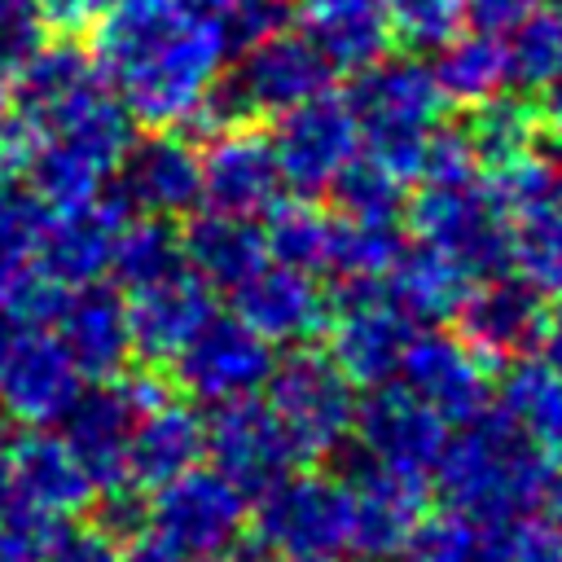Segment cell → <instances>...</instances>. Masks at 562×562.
Instances as JSON below:
<instances>
[{
  "label": "cell",
  "mask_w": 562,
  "mask_h": 562,
  "mask_svg": "<svg viewBox=\"0 0 562 562\" xmlns=\"http://www.w3.org/2000/svg\"><path fill=\"white\" fill-rule=\"evenodd\" d=\"M88 53L132 123L211 132V97L233 53L220 18L189 13L180 0H110Z\"/></svg>",
  "instance_id": "1"
},
{
  "label": "cell",
  "mask_w": 562,
  "mask_h": 562,
  "mask_svg": "<svg viewBox=\"0 0 562 562\" xmlns=\"http://www.w3.org/2000/svg\"><path fill=\"white\" fill-rule=\"evenodd\" d=\"M448 509L465 514L479 527L527 518L544 505L553 483V457L540 439L518 430L501 408H483L448 435V448L435 465Z\"/></svg>",
  "instance_id": "2"
},
{
  "label": "cell",
  "mask_w": 562,
  "mask_h": 562,
  "mask_svg": "<svg viewBox=\"0 0 562 562\" xmlns=\"http://www.w3.org/2000/svg\"><path fill=\"white\" fill-rule=\"evenodd\" d=\"M347 105L360 123V149L391 167L404 184L417 180L426 136L439 127L448 105L435 70L422 57H378L373 66L356 70Z\"/></svg>",
  "instance_id": "3"
},
{
  "label": "cell",
  "mask_w": 562,
  "mask_h": 562,
  "mask_svg": "<svg viewBox=\"0 0 562 562\" xmlns=\"http://www.w3.org/2000/svg\"><path fill=\"white\" fill-rule=\"evenodd\" d=\"M408 228L422 246L448 255L470 281L509 272V224L483 176L470 180H422L408 202Z\"/></svg>",
  "instance_id": "4"
},
{
  "label": "cell",
  "mask_w": 562,
  "mask_h": 562,
  "mask_svg": "<svg viewBox=\"0 0 562 562\" xmlns=\"http://www.w3.org/2000/svg\"><path fill=\"white\" fill-rule=\"evenodd\" d=\"M255 540L272 562H342L351 553V501L342 479L290 474L259 496Z\"/></svg>",
  "instance_id": "5"
},
{
  "label": "cell",
  "mask_w": 562,
  "mask_h": 562,
  "mask_svg": "<svg viewBox=\"0 0 562 562\" xmlns=\"http://www.w3.org/2000/svg\"><path fill=\"white\" fill-rule=\"evenodd\" d=\"M263 400L285 426L299 457H329L351 439L356 426V386L342 378V369L312 351L294 347L290 356L272 360V373L263 382Z\"/></svg>",
  "instance_id": "6"
},
{
  "label": "cell",
  "mask_w": 562,
  "mask_h": 562,
  "mask_svg": "<svg viewBox=\"0 0 562 562\" xmlns=\"http://www.w3.org/2000/svg\"><path fill=\"white\" fill-rule=\"evenodd\" d=\"M329 61L303 40V35H272L250 48H241V61L233 75L220 79L211 97V132L224 123H241L246 114H285L321 92H329Z\"/></svg>",
  "instance_id": "7"
},
{
  "label": "cell",
  "mask_w": 562,
  "mask_h": 562,
  "mask_svg": "<svg viewBox=\"0 0 562 562\" xmlns=\"http://www.w3.org/2000/svg\"><path fill=\"white\" fill-rule=\"evenodd\" d=\"M167 391L171 386L154 373H119V378L92 382L75 395V404L66 408V417L57 426H61V443L75 452V461L83 465V474L92 479L97 492L123 483L132 422L145 404H154Z\"/></svg>",
  "instance_id": "8"
},
{
  "label": "cell",
  "mask_w": 562,
  "mask_h": 562,
  "mask_svg": "<svg viewBox=\"0 0 562 562\" xmlns=\"http://www.w3.org/2000/svg\"><path fill=\"white\" fill-rule=\"evenodd\" d=\"M202 452L241 496H263L303 461L263 395L211 404V417L202 422Z\"/></svg>",
  "instance_id": "9"
},
{
  "label": "cell",
  "mask_w": 562,
  "mask_h": 562,
  "mask_svg": "<svg viewBox=\"0 0 562 562\" xmlns=\"http://www.w3.org/2000/svg\"><path fill=\"white\" fill-rule=\"evenodd\" d=\"M329 360L351 386H378L400 373L413 325L386 299L382 281H338L329 299Z\"/></svg>",
  "instance_id": "10"
},
{
  "label": "cell",
  "mask_w": 562,
  "mask_h": 562,
  "mask_svg": "<svg viewBox=\"0 0 562 562\" xmlns=\"http://www.w3.org/2000/svg\"><path fill=\"white\" fill-rule=\"evenodd\" d=\"M149 527L180 558H220L246 531V496L211 465H193L154 487Z\"/></svg>",
  "instance_id": "11"
},
{
  "label": "cell",
  "mask_w": 562,
  "mask_h": 562,
  "mask_svg": "<svg viewBox=\"0 0 562 562\" xmlns=\"http://www.w3.org/2000/svg\"><path fill=\"white\" fill-rule=\"evenodd\" d=\"M268 140H272V154L281 167V184L299 189L303 198H316L360 154V123H356L347 97L321 92V97L277 114Z\"/></svg>",
  "instance_id": "12"
},
{
  "label": "cell",
  "mask_w": 562,
  "mask_h": 562,
  "mask_svg": "<svg viewBox=\"0 0 562 562\" xmlns=\"http://www.w3.org/2000/svg\"><path fill=\"white\" fill-rule=\"evenodd\" d=\"M356 439H360V457L408 474V479H426L435 474L443 448H448V422L422 400L413 395L404 382H378L369 391V400H356Z\"/></svg>",
  "instance_id": "13"
},
{
  "label": "cell",
  "mask_w": 562,
  "mask_h": 562,
  "mask_svg": "<svg viewBox=\"0 0 562 562\" xmlns=\"http://www.w3.org/2000/svg\"><path fill=\"white\" fill-rule=\"evenodd\" d=\"M105 193L127 215L176 220V215H184L202 202L198 149L171 127H149L145 136L127 140V149L114 162V176H110Z\"/></svg>",
  "instance_id": "14"
},
{
  "label": "cell",
  "mask_w": 562,
  "mask_h": 562,
  "mask_svg": "<svg viewBox=\"0 0 562 562\" xmlns=\"http://www.w3.org/2000/svg\"><path fill=\"white\" fill-rule=\"evenodd\" d=\"M272 360H277L272 342L259 338L246 321L211 312L198 325V334L171 356V369L193 400L224 404V400L259 395L272 373Z\"/></svg>",
  "instance_id": "15"
},
{
  "label": "cell",
  "mask_w": 562,
  "mask_h": 562,
  "mask_svg": "<svg viewBox=\"0 0 562 562\" xmlns=\"http://www.w3.org/2000/svg\"><path fill=\"white\" fill-rule=\"evenodd\" d=\"M110 83L92 53L75 40H44L31 48L22 61H13V92H9V114L31 132H48L53 123L70 119L79 105L101 97Z\"/></svg>",
  "instance_id": "16"
},
{
  "label": "cell",
  "mask_w": 562,
  "mask_h": 562,
  "mask_svg": "<svg viewBox=\"0 0 562 562\" xmlns=\"http://www.w3.org/2000/svg\"><path fill=\"white\" fill-rule=\"evenodd\" d=\"M198 176L206 211L255 220L281 198V167L272 140L246 119L211 132V140L198 149Z\"/></svg>",
  "instance_id": "17"
},
{
  "label": "cell",
  "mask_w": 562,
  "mask_h": 562,
  "mask_svg": "<svg viewBox=\"0 0 562 562\" xmlns=\"http://www.w3.org/2000/svg\"><path fill=\"white\" fill-rule=\"evenodd\" d=\"M400 378L448 426H461L492 404V364L461 334H443L435 325L408 338Z\"/></svg>",
  "instance_id": "18"
},
{
  "label": "cell",
  "mask_w": 562,
  "mask_h": 562,
  "mask_svg": "<svg viewBox=\"0 0 562 562\" xmlns=\"http://www.w3.org/2000/svg\"><path fill=\"white\" fill-rule=\"evenodd\" d=\"M79 391L83 373L61 351V342L48 329L26 325L0 364V413L18 426L48 430L66 417Z\"/></svg>",
  "instance_id": "19"
},
{
  "label": "cell",
  "mask_w": 562,
  "mask_h": 562,
  "mask_svg": "<svg viewBox=\"0 0 562 562\" xmlns=\"http://www.w3.org/2000/svg\"><path fill=\"white\" fill-rule=\"evenodd\" d=\"M544 290L527 285L514 272L487 277L479 290H465L461 307H457V325L461 338L487 360V364H509L522 360L540 347V329H544Z\"/></svg>",
  "instance_id": "20"
},
{
  "label": "cell",
  "mask_w": 562,
  "mask_h": 562,
  "mask_svg": "<svg viewBox=\"0 0 562 562\" xmlns=\"http://www.w3.org/2000/svg\"><path fill=\"white\" fill-rule=\"evenodd\" d=\"M342 487L351 501V549L391 558L426 514V479L382 470L351 452L342 461Z\"/></svg>",
  "instance_id": "21"
},
{
  "label": "cell",
  "mask_w": 562,
  "mask_h": 562,
  "mask_svg": "<svg viewBox=\"0 0 562 562\" xmlns=\"http://www.w3.org/2000/svg\"><path fill=\"white\" fill-rule=\"evenodd\" d=\"M123 307H127L132 356H140L145 364H171V356L215 312V290L189 268H176L158 281L132 285L123 294Z\"/></svg>",
  "instance_id": "22"
},
{
  "label": "cell",
  "mask_w": 562,
  "mask_h": 562,
  "mask_svg": "<svg viewBox=\"0 0 562 562\" xmlns=\"http://www.w3.org/2000/svg\"><path fill=\"white\" fill-rule=\"evenodd\" d=\"M123 220H127V211L110 193L79 202V206L48 211L44 228H40L35 272L61 290L101 281L110 272V255H114V237H119Z\"/></svg>",
  "instance_id": "23"
},
{
  "label": "cell",
  "mask_w": 562,
  "mask_h": 562,
  "mask_svg": "<svg viewBox=\"0 0 562 562\" xmlns=\"http://www.w3.org/2000/svg\"><path fill=\"white\" fill-rule=\"evenodd\" d=\"M44 329L61 342V351L75 360V369L92 382L119 378L123 364L132 360L127 307H123V294L105 281H88V285L66 290Z\"/></svg>",
  "instance_id": "24"
},
{
  "label": "cell",
  "mask_w": 562,
  "mask_h": 562,
  "mask_svg": "<svg viewBox=\"0 0 562 562\" xmlns=\"http://www.w3.org/2000/svg\"><path fill=\"white\" fill-rule=\"evenodd\" d=\"M233 294V316L246 321L259 338L268 342H307L325 329L329 321V299L321 294L312 272L285 268L263 259Z\"/></svg>",
  "instance_id": "25"
},
{
  "label": "cell",
  "mask_w": 562,
  "mask_h": 562,
  "mask_svg": "<svg viewBox=\"0 0 562 562\" xmlns=\"http://www.w3.org/2000/svg\"><path fill=\"white\" fill-rule=\"evenodd\" d=\"M202 461V417L176 400L171 391L145 404L132 422L127 435V457H123V483L127 487H162L176 474L193 470Z\"/></svg>",
  "instance_id": "26"
},
{
  "label": "cell",
  "mask_w": 562,
  "mask_h": 562,
  "mask_svg": "<svg viewBox=\"0 0 562 562\" xmlns=\"http://www.w3.org/2000/svg\"><path fill=\"white\" fill-rule=\"evenodd\" d=\"M303 40L329 61V70H364L391 48L382 0H294Z\"/></svg>",
  "instance_id": "27"
},
{
  "label": "cell",
  "mask_w": 562,
  "mask_h": 562,
  "mask_svg": "<svg viewBox=\"0 0 562 562\" xmlns=\"http://www.w3.org/2000/svg\"><path fill=\"white\" fill-rule=\"evenodd\" d=\"M180 255L193 277H202L211 290H237L263 259V233L246 215L206 211L180 233Z\"/></svg>",
  "instance_id": "28"
},
{
  "label": "cell",
  "mask_w": 562,
  "mask_h": 562,
  "mask_svg": "<svg viewBox=\"0 0 562 562\" xmlns=\"http://www.w3.org/2000/svg\"><path fill=\"white\" fill-rule=\"evenodd\" d=\"M382 290L404 312L408 325H443L448 316H457L470 290V277L448 255L417 241V246H404L400 259L386 268Z\"/></svg>",
  "instance_id": "29"
},
{
  "label": "cell",
  "mask_w": 562,
  "mask_h": 562,
  "mask_svg": "<svg viewBox=\"0 0 562 562\" xmlns=\"http://www.w3.org/2000/svg\"><path fill=\"white\" fill-rule=\"evenodd\" d=\"M435 83L448 105H479L509 88L505 70V44L496 35H452L443 48H435Z\"/></svg>",
  "instance_id": "30"
},
{
  "label": "cell",
  "mask_w": 562,
  "mask_h": 562,
  "mask_svg": "<svg viewBox=\"0 0 562 562\" xmlns=\"http://www.w3.org/2000/svg\"><path fill=\"white\" fill-rule=\"evenodd\" d=\"M329 228H334V220L312 198H277L259 224L268 259L312 272V277L325 272V263H329Z\"/></svg>",
  "instance_id": "31"
},
{
  "label": "cell",
  "mask_w": 562,
  "mask_h": 562,
  "mask_svg": "<svg viewBox=\"0 0 562 562\" xmlns=\"http://www.w3.org/2000/svg\"><path fill=\"white\" fill-rule=\"evenodd\" d=\"M496 395H501V413L518 430H527L544 448L558 439V430H562V373L558 369H549L544 360H531V356L509 360Z\"/></svg>",
  "instance_id": "32"
},
{
  "label": "cell",
  "mask_w": 562,
  "mask_h": 562,
  "mask_svg": "<svg viewBox=\"0 0 562 562\" xmlns=\"http://www.w3.org/2000/svg\"><path fill=\"white\" fill-rule=\"evenodd\" d=\"M470 123L461 127L470 149H474V162L479 167H501L527 149L540 145V114L522 101V97H509V92H496L479 105H470Z\"/></svg>",
  "instance_id": "33"
},
{
  "label": "cell",
  "mask_w": 562,
  "mask_h": 562,
  "mask_svg": "<svg viewBox=\"0 0 562 562\" xmlns=\"http://www.w3.org/2000/svg\"><path fill=\"white\" fill-rule=\"evenodd\" d=\"M404 237L395 220H351L338 215L329 228V272L342 281H382L386 268L400 259Z\"/></svg>",
  "instance_id": "34"
},
{
  "label": "cell",
  "mask_w": 562,
  "mask_h": 562,
  "mask_svg": "<svg viewBox=\"0 0 562 562\" xmlns=\"http://www.w3.org/2000/svg\"><path fill=\"white\" fill-rule=\"evenodd\" d=\"M184 268V255H180V233L171 228V220H158V215H127L119 224V237H114V255H110V272L132 290V285H145V281H158L167 272Z\"/></svg>",
  "instance_id": "35"
},
{
  "label": "cell",
  "mask_w": 562,
  "mask_h": 562,
  "mask_svg": "<svg viewBox=\"0 0 562 562\" xmlns=\"http://www.w3.org/2000/svg\"><path fill=\"white\" fill-rule=\"evenodd\" d=\"M487 189L505 220L536 215V211H562V162L544 145H536V149L492 167Z\"/></svg>",
  "instance_id": "36"
},
{
  "label": "cell",
  "mask_w": 562,
  "mask_h": 562,
  "mask_svg": "<svg viewBox=\"0 0 562 562\" xmlns=\"http://www.w3.org/2000/svg\"><path fill=\"white\" fill-rule=\"evenodd\" d=\"M48 206L31 189L0 193V303H9L22 285H31L35 272V250H40V228H44Z\"/></svg>",
  "instance_id": "37"
},
{
  "label": "cell",
  "mask_w": 562,
  "mask_h": 562,
  "mask_svg": "<svg viewBox=\"0 0 562 562\" xmlns=\"http://www.w3.org/2000/svg\"><path fill=\"white\" fill-rule=\"evenodd\" d=\"M325 193L338 202V215L351 220H395L404 206V180L364 149L334 176Z\"/></svg>",
  "instance_id": "38"
},
{
  "label": "cell",
  "mask_w": 562,
  "mask_h": 562,
  "mask_svg": "<svg viewBox=\"0 0 562 562\" xmlns=\"http://www.w3.org/2000/svg\"><path fill=\"white\" fill-rule=\"evenodd\" d=\"M501 44H505V70H509L514 88L540 92L549 79L562 75V22H558V13L536 9Z\"/></svg>",
  "instance_id": "39"
},
{
  "label": "cell",
  "mask_w": 562,
  "mask_h": 562,
  "mask_svg": "<svg viewBox=\"0 0 562 562\" xmlns=\"http://www.w3.org/2000/svg\"><path fill=\"white\" fill-rule=\"evenodd\" d=\"M509 224V272L536 290H562V211H536Z\"/></svg>",
  "instance_id": "40"
},
{
  "label": "cell",
  "mask_w": 562,
  "mask_h": 562,
  "mask_svg": "<svg viewBox=\"0 0 562 562\" xmlns=\"http://www.w3.org/2000/svg\"><path fill=\"white\" fill-rule=\"evenodd\" d=\"M382 4H386L391 40L408 44L413 53H435L465 26L461 0H382Z\"/></svg>",
  "instance_id": "41"
},
{
  "label": "cell",
  "mask_w": 562,
  "mask_h": 562,
  "mask_svg": "<svg viewBox=\"0 0 562 562\" xmlns=\"http://www.w3.org/2000/svg\"><path fill=\"white\" fill-rule=\"evenodd\" d=\"M479 540H483V527L457 509L435 518L422 514V522L400 544V562H479Z\"/></svg>",
  "instance_id": "42"
},
{
  "label": "cell",
  "mask_w": 562,
  "mask_h": 562,
  "mask_svg": "<svg viewBox=\"0 0 562 562\" xmlns=\"http://www.w3.org/2000/svg\"><path fill=\"white\" fill-rule=\"evenodd\" d=\"M479 562H562V527L544 518H514L483 527Z\"/></svg>",
  "instance_id": "43"
},
{
  "label": "cell",
  "mask_w": 562,
  "mask_h": 562,
  "mask_svg": "<svg viewBox=\"0 0 562 562\" xmlns=\"http://www.w3.org/2000/svg\"><path fill=\"white\" fill-rule=\"evenodd\" d=\"M224 35L228 48H250L259 40H272L281 31H290L294 22V0H233L224 13Z\"/></svg>",
  "instance_id": "44"
},
{
  "label": "cell",
  "mask_w": 562,
  "mask_h": 562,
  "mask_svg": "<svg viewBox=\"0 0 562 562\" xmlns=\"http://www.w3.org/2000/svg\"><path fill=\"white\" fill-rule=\"evenodd\" d=\"M44 562H119V540L105 536L97 522H61L44 544Z\"/></svg>",
  "instance_id": "45"
},
{
  "label": "cell",
  "mask_w": 562,
  "mask_h": 562,
  "mask_svg": "<svg viewBox=\"0 0 562 562\" xmlns=\"http://www.w3.org/2000/svg\"><path fill=\"white\" fill-rule=\"evenodd\" d=\"M44 40H48V22L40 0H0V53L9 61H22Z\"/></svg>",
  "instance_id": "46"
},
{
  "label": "cell",
  "mask_w": 562,
  "mask_h": 562,
  "mask_svg": "<svg viewBox=\"0 0 562 562\" xmlns=\"http://www.w3.org/2000/svg\"><path fill=\"white\" fill-rule=\"evenodd\" d=\"M149 522V505L140 501V487H105L101 492V509H97V527L114 540H136L140 527Z\"/></svg>",
  "instance_id": "47"
},
{
  "label": "cell",
  "mask_w": 562,
  "mask_h": 562,
  "mask_svg": "<svg viewBox=\"0 0 562 562\" xmlns=\"http://www.w3.org/2000/svg\"><path fill=\"white\" fill-rule=\"evenodd\" d=\"M544 0H461L465 26H474L479 35H496L505 40L518 22H527Z\"/></svg>",
  "instance_id": "48"
},
{
  "label": "cell",
  "mask_w": 562,
  "mask_h": 562,
  "mask_svg": "<svg viewBox=\"0 0 562 562\" xmlns=\"http://www.w3.org/2000/svg\"><path fill=\"white\" fill-rule=\"evenodd\" d=\"M26 167H31V132L4 114L0 119V193L26 189Z\"/></svg>",
  "instance_id": "49"
},
{
  "label": "cell",
  "mask_w": 562,
  "mask_h": 562,
  "mask_svg": "<svg viewBox=\"0 0 562 562\" xmlns=\"http://www.w3.org/2000/svg\"><path fill=\"white\" fill-rule=\"evenodd\" d=\"M105 4L110 0H40L44 22L57 26V31H83V26H92Z\"/></svg>",
  "instance_id": "50"
},
{
  "label": "cell",
  "mask_w": 562,
  "mask_h": 562,
  "mask_svg": "<svg viewBox=\"0 0 562 562\" xmlns=\"http://www.w3.org/2000/svg\"><path fill=\"white\" fill-rule=\"evenodd\" d=\"M44 544H48V536L0 527V562H44Z\"/></svg>",
  "instance_id": "51"
},
{
  "label": "cell",
  "mask_w": 562,
  "mask_h": 562,
  "mask_svg": "<svg viewBox=\"0 0 562 562\" xmlns=\"http://www.w3.org/2000/svg\"><path fill=\"white\" fill-rule=\"evenodd\" d=\"M119 562H184L171 544H162L158 536H136L127 544V553H119Z\"/></svg>",
  "instance_id": "52"
},
{
  "label": "cell",
  "mask_w": 562,
  "mask_h": 562,
  "mask_svg": "<svg viewBox=\"0 0 562 562\" xmlns=\"http://www.w3.org/2000/svg\"><path fill=\"white\" fill-rule=\"evenodd\" d=\"M540 360L549 364V369H558L562 373V307H553L549 316H544V329H540Z\"/></svg>",
  "instance_id": "53"
},
{
  "label": "cell",
  "mask_w": 562,
  "mask_h": 562,
  "mask_svg": "<svg viewBox=\"0 0 562 562\" xmlns=\"http://www.w3.org/2000/svg\"><path fill=\"white\" fill-rule=\"evenodd\" d=\"M536 114H540V123H544L549 132L562 136V75L549 79V83L540 88V105H536Z\"/></svg>",
  "instance_id": "54"
},
{
  "label": "cell",
  "mask_w": 562,
  "mask_h": 562,
  "mask_svg": "<svg viewBox=\"0 0 562 562\" xmlns=\"http://www.w3.org/2000/svg\"><path fill=\"white\" fill-rule=\"evenodd\" d=\"M22 329H26V325H22V321L0 303V364H4V356H9V347H13V338H18Z\"/></svg>",
  "instance_id": "55"
},
{
  "label": "cell",
  "mask_w": 562,
  "mask_h": 562,
  "mask_svg": "<svg viewBox=\"0 0 562 562\" xmlns=\"http://www.w3.org/2000/svg\"><path fill=\"white\" fill-rule=\"evenodd\" d=\"M9 92H13V61L0 53V119L9 114Z\"/></svg>",
  "instance_id": "56"
},
{
  "label": "cell",
  "mask_w": 562,
  "mask_h": 562,
  "mask_svg": "<svg viewBox=\"0 0 562 562\" xmlns=\"http://www.w3.org/2000/svg\"><path fill=\"white\" fill-rule=\"evenodd\" d=\"M180 4H184L189 13H206V18H220V13H224L233 0H180Z\"/></svg>",
  "instance_id": "57"
},
{
  "label": "cell",
  "mask_w": 562,
  "mask_h": 562,
  "mask_svg": "<svg viewBox=\"0 0 562 562\" xmlns=\"http://www.w3.org/2000/svg\"><path fill=\"white\" fill-rule=\"evenodd\" d=\"M549 505H553V514H558V527H562V474H553V483H549V496H544Z\"/></svg>",
  "instance_id": "58"
},
{
  "label": "cell",
  "mask_w": 562,
  "mask_h": 562,
  "mask_svg": "<svg viewBox=\"0 0 562 562\" xmlns=\"http://www.w3.org/2000/svg\"><path fill=\"white\" fill-rule=\"evenodd\" d=\"M549 457H562V430H558V439L549 443Z\"/></svg>",
  "instance_id": "59"
},
{
  "label": "cell",
  "mask_w": 562,
  "mask_h": 562,
  "mask_svg": "<svg viewBox=\"0 0 562 562\" xmlns=\"http://www.w3.org/2000/svg\"><path fill=\"white\" fill-rule=\"evenodd\" d=\"M351 562H391V558H373V553H360V558H351Z\"/></svg>",
  "instance_id": "60"
},
{
  "label": "cell",
  "mask_w": 562,
  "mask_h": 562,
  "mask_svg": "<svg viewBox=\"0 0 562 562\" xmlns=\"http://www.w3.org/2000/svg\"><path fill=\"white\" fill-rule=\"evenodd\" d=\"M198 562H233V558H224V553H220V558H198Z\"/></svg>",
  "instance_id": "61"
},
{
  "label": "cell",
  "mask_w": 562,
  "mask_h": 562,
  "mask_svg": "<svg viewBox=\"0 0 562 562\" xmlns=\"http://www.w3.org/2000/svg\"><path fill=\"white\" fill-rule=\"evenodd\" d=\"M558 22H562V13H558Z\"/></svg>",
  "instance_id": "62"
}]
</instances>
